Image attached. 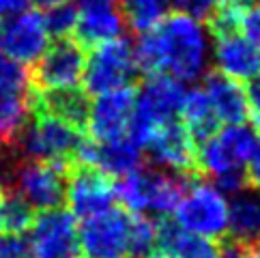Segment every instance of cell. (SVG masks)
<instances>
[{"label": "cell", "instance_id": "obj_13", "mask_svg": "<svg viewBox=\"0 0 260 258\" xmlns=\"http://www.w3.org/2000/svg\"><path fill=\"white\" fill-rule=\"evenodd\" d=\"M134 104V86L95 95V101H90L84 127L86 138H90L92 142H110L116 140V138H123L129 129V123H132Z\"/></svg>", "mask_w": 260, "mask_h": 258}, {"label": "cell", "instance_id": "obj_17", "mask_svg": "<svg viewBox=\"0 0 260 258\" xmlns=\"http://www.w3.org/2000/svg\"><path fill=\"white\" fill-rule=\"evenodd\" d=\"M202 90L215 112L217 121L224 125L245 123L249 114L245 88L219 71H207L202 78Z\"/></svg>", "mask_w": 260, "mask_h": 258}, {"label": "cell", "instance_id": "obj_11", "mask_svg": "<svg viewBox=\"0 0 260 258\" xmlns=\"http://www.w3.org/2000/svg\"><path fill=\"white\" fill-rule=\"evenodd\" d=\"M64 202L69 207L67 211L76 219L97 215L101 211L114 207V181L97 168L76 164L67 170Z\"/></svg>", "mask_w": 260, "mask_h": 258}, {"label": "cell", "instance_id": "obj_3", "mask_svg": "<svg viewBox=\"0 0 260 258\" xmlns=\"http://www.w3.org/2000/svg\"><path fill=\"white\" fill-rule=\"evenodd\" d=\"M82 140H84V132L73 125L56 116L32 112L9 151H17V157L22 159H39L71 168L76 164V153Z\"/></svg>", "mask_w": 260, "mask_h": 258}, {"label": "cell", "instance_id": "obj_18", "mask_svg": "<svg viewBox=\"0 0 260 258\" xmlns=\"http://www.w3.org/2000/svg\"><path fill=\"white\" fill-rule=\"evenodd\" d=\"M127 30L125 15L120 5H97L78 9V26H76V41L82 48H92L97 43L110 39H118Z\"/></svg>", "mask_w": 260, "mask_h": 258}, {"label": "cell", "instance_id": "obj_34", "mask_svg": "<svg viewBox=\"0 0 260 258\" xmlns=\"http://www.w3.org/2000/svg\"><path fill=\"white\" fill-rule=\"evenodd\" d=\"M219 258H247V247L232 241L230 245L219 250Z\"/></svg>", "mask_w": 260, "mask_h": 258}, {"label": "cell", "instance_id": "obj_6", "mask_svg": "<svg viewBox=\"0 0 260 258\" xmlns=\"http://www.w3.org/2000/svg\"><path fill=\"white\" fill-rule=\"evenodd\" d=\"M140 69L136 64L134 43L127 37L97 43L86 50V64L82 73V84L86 95H101L116 88L132 86Z\"/></svg>", "mask_w": 260, "mask_h": 258}, {"label": "cell", "instance_id": "obj_7", "mask_svg": "<svg viewBox=\"0 0 260 258\" xmlns=\"http://www.w3.org/2000/svg\"><path fill=\"white\" fill-rule=\"evenodd\" d=\"M228 196L211 181L189 179L174 209V224L207 239H221L228 233Z\"/></svg>", "mask_w": 260, "mask_h": 258}, {"label": "cell", "instance_id": "obj_28", "mask_svg": "<svg viewBox=\"0 0 260 258\" xmlns=\"http://www.w3.org/2000/svg\"><path fill=\"white\" fill-rule=\"evenodd\" d=\"M41 17H43V26L50 37H54V39H64V37L76 33L78 7H76V3L67 0V3H62V5L45 9V15H41Z\"/></svg>", "mask_w": 260, "mask_h": 258}, {"label": "cell", "instance_id": "obj_31", "mask_svg": "<svg viewBox=\"0 0 260 258\" xmlns=\"http://www.w3.org/2000/svg\"><path fill=\"white\" fill-rule=\"evenodd\" d=\"M245 181L254 191L260 194V138L256 142V149L252 153V157H249V162L245 166Z\"/></svg>", "mask_w": 260, "mask_h": 258}, {"label": "cell", "instance_id": "obj_30", "mask_svg": "<svg viewBox=\"0 0 260 258\" xmlns=\"http://www.w3.org/2000/svg\"><path fill=\"white\" fill-rule=\"evenodd\" d=\"M0 258H32L24 235H0Z\"/></svg>", "mask_w": 260, "mask_h": 258}, {"label": "cell", "instance_id": "obj_24", "mask_svg": "<svg viewBox=\"0 0 260 258\" xmlns=\"http://www.w3.org/2000/svg\"><path fill=\"white\" fill-rule=\"evenodd\" d=\"M148 179L151 170L138 168L114 183V198L129 215H148Z\"/></svg>", "mask_w": 260, "mask_h": 258}, {"label": "cell", "instance_id": "obj_5", "mask_svg": "<svg viewBox=\"0 0 260 258\" xmlns=\"http://www.w3.org/2000/svg\"><path fill=\"white\" fill-rule=\"evenodd\" d=\"M67 170L60 164L20 157L0 172L3 191H13L35 211L58 209L64 202Z\"/></svg>", "mask_w": 260, "mask_h": 258}, {"label": "cell", "instance_id": "obj_21", "mask_svg": "<svg viewBox=\"0 0 260 258\" xmlns=\"http://www.w3.org/2000/svg\"><path fill=\"white\" fill-rule=\"evenodd\" d=\"M235 243L252 245L260 239V194L241 189L228 200V233Z\"/></svg>", "mask_w": 260, "mask_h": 258}, {"label": "cell", "instance_id": "obj_20", "mask_svg": "<svg viewBox=\"0 0 260 258\" xmlns=\"http://www.w3.org/2000/svg\"><path fill=\"white\" fill-rule=\"evenodd\" d=\"M219 250L215 239L187 233L174 222L159 224L157 258H219Z\"/></svg>", "mask_w": 260, "mask_h": 258}, {"label": "cell", "instance_id": "obj_14", "mask_svg": "<svg viewBox=\"0 0 260 258\" xmlns=\"http://www.w3.org/2000/svg\"><path fill=\"white\" fill-rule=\"evenodd\" d=\"M50 35L43 26V17L35 9H26L20 15L0 24V48L9 58L24 64H35L48 50Z\"/></svg>", "mask_w": 260, "mask_h": 258}, {"label": "cell", "instance_id": "obj_35", "mask_svg": "<svg viewBox=\"0 0 260 258\" xmlns=\"http://www.w3.org/2000/svg\"><path fill=\"white\" fill-rule=\"evenodd\" d=\"M97 5H118V0H76V7L78 9L97 7Z\"/></svg>", "mask_w": 260, "mask_h": 258}, {"label": "cell", "instance_id": "obj_27", "mask_svg": "<svg viewBox=\"0 0 260 258\" xmlns=\"http://www.w3.org/2000/svg\"><path fill=\"white\" fill-rule=\"evenodd\" d=\"M159 224L148 215H132L129 224V258H155Z\"/></svg>", "mask_w": 260, "mask_h": 258}, {"label": "cell", "instance_id": "obj_12", "mask_svg": "<svg viewBox=\"0 0 260 258\" xmlns=\"http://www.w3.org/2000/svg\"><path fill=\"white\" fill-rule=\"evenodd\" d=\"M144 151L148 153V159L159 170L185 174V177H189L191 172L198 170V142L193 140V136L187 132V127L183 123L170 121L157 127L153 136L148 138Z\"/></svg>", "mask_w": 260, "mask_h": 258}, {"label": "cell", "instance_id": "obj_40", "mask_svg": "<svg viewBox=\"0 0 260 258\" xmlns=\"http://www.w3.org/2000/svg\"><path fill=\"white\" fill-rule=\"evenodd\" d=\"M0 196H3V194H0Z\"/></svg>", "mask_w": 260, "mask_h": 258}, {"label": "cell", "instance_id": "obj_8", "mask_svg": "<svg viewBox=\"0 0 260 258\" xmlns=\"http://www.w3.org/2000/svg\"><path fill=\"white\" fill-rule=\"evenodd\" d=\"M129 224L132 215L116 207L82 219L78 226L82 258H129Z\"/></svg>", "mask_w": 260, "mask_h": 258}, {"label": "cell", "instance_id": "obj_32", "mask_svg": "<svg viewBox=\"0 0 260 258\" xmlns=\"http://www.w3.org/2000/svg\"><path fill=\"white\" fill-rule=\"evenodd\" d=\"M245 97H247V116H260V73L256 78L247 80V88H245Z\"/></svg>", "mask_w": 260, "mask_h": 258}, {"label": "cell", "instance_id": "obj_10", "mask_svg": "<svg viewBox=\"0 0 260 258\" xmlns=\"http://www.w3.org/2000/svg\"><path fill=\"white\" fill-rule=\"evenodd\" d=\"M32 258H82L78 219L67 209L41 211L28 230Z\"/></svg>", "mask_w": 260, "mask_h": 258}, {"label": "cell", "instance_id": "obj_38", "mask_svg": "<svg viewBox=\"0 0 260 258\" xmlns=\"http://www.w3.org/2000/svg\"><path fill=\"white\" fill-rule=\"evenodd\" d=\"M0 194H3V181H0Z\"/></svg>", "mask_w": 260, "mask_h": 258}, {"label": "cell", "instance_id": "obj_15", "mask_svg": "<svg viewBox=\"0 0 260 258\" xmlns=\"http://www.w3.org/2000/svg\"><path fill=\"white\" fill-rule=\"evenodd\" d=\"M144 151L138 146L132 138H116L110 142H92L84 136L80 149L76 153L78 166H90L108 177H125V174L142 168ZM73 164V166H76Z\"/></svg>", "mask_w": 260, "mask_h": 258}, {"label": "cell", "instance_id": "obj_37", "mask_svg": "<svg viewBox=\"0 0 260 258\" xmlns=\"http://www.w3.org/2000/svg\"><path fill=\"white\" fill-rule=\"evenodd\" d=\"M247 247V258H260V239L252 245H245Z\"/></svg>", "mask_w": 260, "mask_h": 258}, {"label": "cell", "instance_id": "obj_9", "mask_svg": "<svg viewBox=\"0 0 260 258\" xmlns=\"http://www.w3.org/2000/svg\"><path fill=\"white\" fill-rule=\"evenodd\" d=\"M86 64V48L71 39H56L41 58L32 64L30 80L35 90H58V88H76L82 82Z\"/></svg>", "mask_w": 260, "mask_h": 258}, {"label": "cell", "instance_id": "obj_1", "mask_svg": "<svg viewBox=\"0 0 260 258\" xmlns=\"http://www.w3.org/2000/svg\"><path fill=\"white\" fill-rule=\"evenodd\" d=\"M134 56L144 76L166 73L183 84H191L209 71L211 35L204 22L185 11H172L155 28L138 35Z\"/></svg>", "mask_w": 260, "mask_h": 258}, {"label": "cell", "instance_id": "obj_22", "mask_svg": "<svg viewBox=\"0 0 260 258\" xmlns=\"http://www.w3.org/2000/svg\"><path fill=\"white\" fill-rule=\"evenodd\" d=\"M189 177L166 170H151L148 179V213L157 217H168L174 213L185 194Z\"/></svg>", "mask_w": 260, "mask_h": 258}, {"label": "cell", "instance_id": "obj_26", "mask_svg": "<svg viewBox=\"0 0 260 258\" xmlns=\"http://www.w3.org/2000/svg\"><path fill=\"white\" fill-rule=\"evenodd\" d=\"M37 217V211L13 191H3L0 196V233L26 235Z\"/></svg>", "mask_w": 260, "mask_h": 258}, {"label": "cell", "instance_id": "obj_4", "mask_svg": "<svg viewBox=\"0 0 260 258\" xmlns=\"http://www.w3.org/2000/svg\"><path fill=\"white\" fill-rule=\"evenodd\" d=\"M183 97H185L183 82L166 76V73L146 76L140 88L136 90L132 123H129L125 136L132 138L144 151L148 138L153 136L155 129L179 116Z\"/></svg>", "mask_w": 260, "mask_h": 258}, {"label": "cell", "instance_id": "obj_25", "mask_svg": "<svg viewBox=\"0 0 260 258\" xmlns=\"http://www.w3.org/2000/svg\"><path fill=\"white\" fill-rule=\"evenodd\" d=\"M118 5L125 15L127 28L138 35L155 28L168 13V0H118Z\"/></svg>", "mask_w": 260, "mask_h": 258}, {"label": "cell", "instance_id": "obj_16", "mask_svg": "<svg viewBox=\"0 0 260 258\" xmlns=\"http://www.w3.org/2000/svg\"><path fill=\"white\" fill-rule=\"evenodd\" d=\"M211 41V58L215 60L219 73L237 82H247L260 73V50H256L239 30L215 35Z\"/></svg>", "mask_w": 260, "mask_h": 258}, {"label": "cell", "instance_id": "obj_23", "mask_svg": "<svg viewBox=\"0 0 260 258\" xmlns=\"http://www.w3.org/2000/svg\"><path fill=\"white\" fill-rule=\"evenodd\" d=\"M179 114L183 116V125L187 127V132L193 136L196 142H202L204 138L215 134L221 125L217 121L215 112H213V108L209 104L207 95H204L202 86H193L189 90H185Z\"/></svg>", "mask_w": 260, "mask_h": 258}, {"label": "cell", "instance_id": "obj_2", "mask_svg": "<svg viewBox=\"0 0 260 258\" xmlns=\"http://www.w3.org/2000/svg\"><path fill=\"white\" fill-rule=\"evenodd\" d=\"M258 134L245 123L224 125L198 144L196 166L226 196L247 187L245 166L256 149Z\"/></svg>", "mask_w": 260, "mask_h": 258}, {"label": "cell", "instance_id": "obj_33", "mask_svg": "<svg viewBox=\"0 0 260 258\" xmlns=\"http://www.w3.org/2000/svg\"><path fill=\"white\" fill-rule=\"evenodd\" d=\"M28 0H0V24L28 9Z\"/></svg>", "mask_w": 260, "mask_h": 258}, {"label": "cell", "instance_id": "obj_29", "mask_svg": "<svg viewBox=\"0 0 260 258\" xmlns=\"http://www.w3.org/2000/svg\"><path fill=\"white\" fill-rule=\"evenodd\" d=\"M239 33L254 45L256 50H260V3L252 5L245 9L239 22Z\"/></svg>", "mask_w": 260, "mask_h": 258}, {"label": "cell", "instance_id": "obj_19", "mask_svg": "<svg viewBox=\"0 0 260 258\" xmlns=\"http://www.w3.org/2000/svg\"><path fill=\"white\" fill-rule=\"evenodd\" d=\"M90 99L80 86L76 88H58V90H35V110L56 116L60 121L73 125L80 132H84L88 118Z\"/></svg>", "mask_w": 260, "mask_h": 258}, {"label": "cell", "instance_id": "obj_39", "mask_svg": "<svg viewBox=\"0 0 260 258\" xmlns=\"http://www.w3.org/2000/svg\"><path fill=\"white\" fill-rule=\"evenodd\" d=\"M256 3H260V0H256Z\"/></svg>", "mask_w": 260, "mask_h": 258}, {"label": "cell", "instance_id": "obj_41", "mask_svg": "<svg viewBox=\"0 0 260 258\" xmlns=\"http://www.w3.org/2000/svg\"><path fill=\"white\" fill-rule=\"evenodd\" d=\"M155 258H157V256H155Z\"/></svg>", "mask_w": 260, "mask_h": 258}, {"label": "cell", "instance_id": "obj_36", "mask_svg": "<svg viewBox=\"0 0 260 258\" xmlns=\"http://www.w3.org/2000/svg\"><path fill=\"white\" fill-rule=\"evenodd\" d=\"M30 3L37 7V9H52V7H56V5H62V3H67V0H30Z\"/></svg>", "mask_w": 260, "mask_h": 258}]
</instances>
